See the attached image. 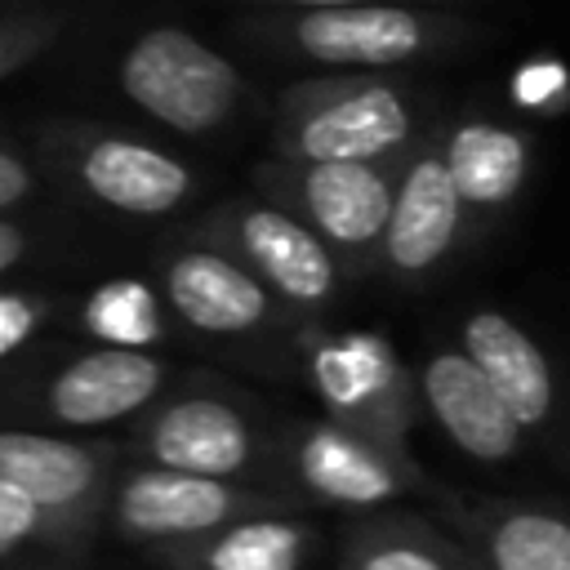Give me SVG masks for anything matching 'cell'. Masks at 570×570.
I'll return each instance as SVG.
<instances>
[{
  "instance_id": "obj_28",
  "label": "cell",
  "mask_w": 570,
  "mask_h": 570,
  "mask_svg": "<svg viewBox=\"0 0 570 570\" xmlns=\"http://www.w3.org/2000/svg\"><path fill=\"white\" fill-rule=\"evenodd\" d=\"M40 0H0V22L4 18H18V13H27V9H36Z\"/></svg>"
},
{
  "instance_id": "obj_17",
  "label": "cell",
  "mask_w": 570,
  "mask_h": 570,
  "mask_svg": "<svg viewBox=\"0 0 570 570\" xmlns=\"http://www.w3.org/2000/svg\"><path fill=\"white\" fill-rule=\"evenodd\" d=\"M312 552V530L285 512H263L232 521L205 539L165 548L174 570H303Z\"/></svg>"
},
{
  "instance_id": "obj_13",
  "label": "cell",
  "mask_w": 570,
  "mask_h": 570,
  "mask_svg": "<svg viewBox=\"0 0 570 570\" xmlns=\"http://www.w3.org/2000/svg\"><path fill=\"white\" fill-rule=\"evenodd\" d=\"M463 196L450 178V165L441 151H419L396 183L392 223L383 236V258L401 276H419L445 258L459 232Z\"/></svg>"
},
{
  "instance_id": "obj_4",
  "label": "cell",
  "mask_w": 570,
  "mask_h": 570,
  "mask_svg": "<svg viewBox=\"0 0 570 570\" xmlns=\"http://www.w3.org/2000/svg\"><path fill=\"white\" fill-rule=\"evenodd\" d=\"M236 36L272 58H298L321 67H392L419 58L436 22L405 4H352V9H254L236 22Z\"/></svg>"
},
{
  "instance_id": "obj_5",
  "label": "cell",
  "mask_w": 570,
  "mask_h": 570,
  "mask_svg": "<svg viewBox=\"0 0 570 570\" xmlns=\"http://www.w3.org/2000/svg\"><path fill=\"white\" fill-rule=\"evenodd\" d=\"M0 476L40 503L62 557H80L89 548L120 481L111 445L27 428H0Z\"/></svg>"
},
{
  "instance_id": "obj_25",
  "label": "cell",
  "mask_w": 570,
  "mask_h": 570,
  "mask_svg": "<svg viewBox=\"0 0 570 570\" xmlns=\"http://www.w3.org/2000/svg\"><path fill=\"white\" fill-rule=\"evenodd\" d=\"M40 187H45L40 169H36L22 151L0 147V218H4L9 209H18V205L36 200V196H40Z\"/></svg>"
},
{
  "instance_id": "obj_22",
  "label": "cell",
  "mask_w": 570,
  "mask_h": 570,
  "mask_svg": "<svg viewBox=\"0 0 570 570\" xmlns=\"http://www.w3.org/2000/svg\"><path fill=\"white\" fill-rule=\"evenodd\" d=\"M27 548H53L58 552L53 525L27 490H18L13 481L0 476V561L18 557Z\"/></svg>"
},
{
  "instance_id": "obj_2",
  "label": "cell",
  "mask_w": 570,
  "mask_h": 570,
  "mask_svg": "<svg viewBox=\"0 0 570 570\" xmlns=\"http://www.w3.org/2000/svg\"><path fill=\"white\" fill-rule=\"evenodd\" d=\"M410 129V107L387 80H303L276 98L272 151L285 165L387 160L405 147Z\"/></svg>"
},
{
  "instance_id": "obj_9",
  "label": "cell",
  "mask_w": 570,
  "mask_h": 570,
  "mask_svg": "<svg viewBox=\"0 0 570 570\" xmlns=\"http://www.w3.org/2000/svg\"><path fill=\"white\" fill-rule=\"evenodd\" d=\"M134 450L151 468L196 472L232 481L258 463V428L254 419L214 392H183L160 401L134 432Z\"/></svg>"
},
{
  "instance_id": "obj_19",
  "label": "cell",
  "mask_w": 570,
  "mask_h": 570,
  "mask_svg": "<svg viewBox=\"0 0 570 570\" xmlns=\"http://www.w3.org/2000/svg\"><path fill=\"white\" fill-rule=\"evenodd\" d=\"M80 321L94 338H102V347H151L160 338V303L134 276H116L98 285L85 298Z\"/></svg>"
},
{
  "instance_id": "obj_8",
  "label": "cell",
  "mask_w": 570,
  "mask_h": 570,
  "mask_svg": "<svg viewBox=\"0 0 570 570\" xmlns=\"http://www.w3.org/2000/svg\"><path fill=\"white\" fill-rule=\"evenodd\" d=\"M209 240L227 245L276 303L321 312L338 289V254L276 200H236L209 218Z\"/></svg>"
},
{
  "instance_id": "obj_6",
  "label": "cell",
  "mask_w": 570,
  "mask_h": 570,
  "mask_svg": "<svg viewBox=\"0 0 570 570\" xmlns=\"http://www.w3.org/2000/svg\"><path fill=\"white\" fill-rule=\"evenodd\" d=\"M254 183L263 200H276L281 209L298 214L338 258H361L383 245L401 178L387 160H272L254 174Z\"/></svg>"
},
{
  "instance_id": "obj_20",
  "label": "cell",
  "mask_w": 570,
  "mask_h": 570,
  "mask_svg": "<svg viewBox=\"0 0 570 570\" xmlns=\"http://www.w3.org/2000/svg\"><path fill=\"white\" fill-rule=\"evenodd\" d=\"M494 570H570V521L548 512H512L490 534Z\"/></svg>"
},
{
  "instance_id": "obj_16",
  "label": "cell",
  "mask_w": 570,
  "mask_h": 570,
  "mask_svg": "<svg viewBox=\"0 0 570 570\" xmlns=\"http://www.w3.org/2000/svg\"><path fill=\"white\" fill-rule=\"evenodd\" d=\"M463 352L476 361V370L490 379V387L503 396V405L517 414V423H539L552 410V370L534 338L512 325L499 312H476L463 325Z\"/></svg>"
},
{
  "instance_id": "obj_14",
  "label": "cell",
  "mask_w": 570,
  "mask_h": 570,
  "mask_svg": "<svg viewBox=\"0 0 570 570\" xmlns=\"http://www.w3.org/2000/svg\"><path fill=\"white\" fill-rule=\"evenodd\" d=\"M423 396L432 419L450 432V441L472 454V459H508L517 450L521 423L517 414L503 405V396L490 387V379L476 370V361L468 352H436L423 374Z\"/></svg>"
},
{
  "instance_id": "obj_3",
  "label": "cell",
  "mask_w": 570,
  "mask_h": 570,
  "mask_svg": "<svg viewBox=\"0 0 570 570\" xmlns=\"http://www.w3.org/2000/svg\"><path fill=\"white\" fill-rule=\"evenodd\" d=\"M40 151L45 165L89 205L120 218H165L196 196V174L187 160L85 120H58L45 129Z\"/></svg>"
},
{
  "instance_id": "obj_10",
  "label": "cell",
  "mask_w": 570,
  "mask_h": 570,
  "mask_svg": "<svg viewBox=\"0 0 570 570\" xmlns=\"http://www.w3.org/2000/svg\"><path fill=\"white\" fill-rule=\"evenodd\" d=\"M160 298L165 307L200 334L236 338L267 325L276 298L272 289L218 240H183L160 254Z\"/></svg>"
},
{
  "instance_id": "obj_15",
  "label": "cell",
  "mask_w": 570,
  "mask_h": 570,
  "mask_svg": "<svg viewBox=\"0 0 570 570\" xmlns=\"http://www.w3.org/2000/svg\"><path fill=\"white\" fill-rule=\"evenodd\" d=\"M289 459H294L298 481L312 494L343 503V508H374L401 490V472L387 459V450L374 436L347 423H334V419L303 428L294 436Z\"/></svg>"
},
{
  "instance_id": "obj_23",
  "label": "cell",
  "mask_w": 570,
  "mask_h": 570,
  "mask_svg": "<svg viewBox=\"0 0 570 570\" xmlns=\"http://www.w3.org/2000/svg\"><path fill=\"white\" fill-rule=\"evenodd\" d=\"M53 303L49 294H36V289H0V361L13 356L18 347H27L45 321H49Z\"/></svg>"
},
{
  "instance_id": "obj_12",
  "label": "cell",
  "mask_w": 570,
  "mask_h": 570,
  "mask_svg": "<svg viewBox=\"0 0 570 570\" xmlns=\"http://www.w3.org/2000/svg\"><path fill=\"white\" fill-rule=\"evenodd\" d=\"M312 383L330 405L334 423H347L365 436H383L401 410V379L387 347L370 334L321 338L307 352Z\"/></svg>"
},
{
  "instance_id": "obj_11",
  "label": "cell",
  "mask_w": 570,
  "mask_h": 570,
  "mask_svg": "<svg viewBox=\"0 0 570 570\" xmlns=\"http://www.w3.org/2000/svg\"><path fill=\"white\" fill-rule=\"evenodd\" d=\"M169 365L147 347H89L62 361L45 387V414L71 428H98L138 414L165 387Z\"/></svg>"
},
{
  "instance_id": "obj_18",
  "label": "cell",
  "mask_w": 570,
  "mask_h": 570,
  "mask_svg": "<svg viewBox=\"0 0 570 570\" xmlns=\"http://www.w3.org/2000/svg\"><path fill=\"white\" fill-rule=\"evenodd\" d=\"M441 156L468 205H499L525 178V142L512 129L490 125V120L459 125Z\"/></svg>"
},
{
  "instance_id": "obj_26",
  "label": "cell",
  "mask_w": 570,
  "mask_h": 570,
  "mask_svg": "<svg viewBox=\"0 0 570 570\" xmlns=\"http://www.w3.org/2000/svg\"><path fill=\"white\" fill-rule=\"evenodd\" d=\"M31 254V227L22 218H0V276H9Z\"/></svg>"
},
{
  "instance_id": "obj_1",
  "label": "cell",
  "mask_w": 570,
  "mask_h": 570,
  "mask_svg": "<svg viewBox=\"0 0 570 570\" xmlns=\"http://www.w3.org/2000/svg\"><path fill=\"white\" fill-rule=\"evenodd\" d=\"M116 85L142 116L187 138L227 129L249 89L227 53L178 22L142 27L120 49Z\"/></svg>"
},
{
  "instance_id": "obj_21",
  "label": "cell",
  "mask_w": 570,
  "mask_h": 570,
  "mask_svg": "<svg viewBox=\"0 0 570 570\" xmlns=\"http://www.w3.org/2000/svg\"><path fill=\"white\" fill-rule=\"evenodd\" d=\"M67 27H71V9L62 0H40L36 9H27L18 18H4L0 22V80H9L13 71H22L40 53H49Z\"/></svg>"
},
{
  "instance_id": "obj_27",
  "label": "cell",
  "mask_w": 570,
  "mask_h": 570,
  "mask_svg": "<svg viewBox=\"0 0 570 570\" xmlns=\"http://www.w3.org/2000/svg\"><path fill=\"white\" fill-rule=\"evenodd\" d=\"M249 9H352V4H383V0H240Z\"/></svg>"
},
{
  "instance_id": "obj_24",
  "label": "cell",
  "mask_w": 570,
  "mask_h": 570,
  "mask_svg": "<svg viewBox=\"0 0 570 570\" xmlns=\"http://www.w3.org/2000/svg\"><path fill=\"white\" fill-rule=\"evenodd\" d=\"M352 570H450L428 543L401 534H374L352 548Z\"/></svg>"
},
{
  "instance_id": "obj_7",
  "label": "cell",
  "mask_w": 570,
  "mask_h": 570,
  "mask_svg": "<svg viewBox=\"0 0 570 570\" xmlns=\"http://www.w3.org/2000/svg\"><path fill=\"white\" fill-rule=\"evenodd\" d=\"M263 512H285V508L263 490H240L218 476L169 472V468H151V463L120 472V481L111 490V508H107L111 525L125 539L156 543L160 552L205 539L232 521L263 517Z\"/></svg>"
}]
</instances>
